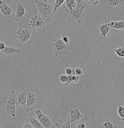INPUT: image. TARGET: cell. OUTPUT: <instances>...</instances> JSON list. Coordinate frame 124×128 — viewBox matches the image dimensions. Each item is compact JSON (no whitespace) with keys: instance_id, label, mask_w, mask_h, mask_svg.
Instances as JSON below:
<instances>
[{"instance_id":"cell-19","label":"cell","mask_w":124,"mask_h":128,"mask_svg":"<svg viewBox=\"0 0 124 128\" xmlns=\"http://www.w3.org/2000/svg\"><path fill=\"white\" fill-rule=\"evenodd\" d=\"M108 1H109V9H110V10H113L117 7V5L119 4L124 0H108Z\"/></svg>"},{"instance_id":"cell-34","label":"cell","mask_w":124,"mask_h":128,"mask_svg":"<svg viewBox=\"0 0 124 128\" xmlns=\"http://www.w3.org/2000/svg\"><path fill=\"white\" fill-rule=\"evenodd\" d=\"M1 125H2V123H1V122L0 121V126H1Z\"/></svg>"},{"instance_id":"cell-20","label":"cell","mask_w":124,"mask_h":128,"mask_svg":"<svg viewBox=\"0 0 124 128\" xmlns=\"http://www.w3.org/2000/svg\"><path fill=\"white\" fill-rule=\"evenodd\" d=\"M117 114L120 118L121 120L124 121V106L118 104L117 106Z\"/></svg>"},{"instance_id":"cell-24","label":"cell","mask_w":124,"mask_h":128,"mask_svg":"<svg viewBox=\"0 0 124 128\" xmlns=\"http://www.w3.org/2000/svg\"><path fill=\"white\" fill-rule=\"evenodd\" d=\"M61 40L63 41L64 43L67 44H70V37L69 36V35L67 34H62L61 36Z\"/></svg>"},{"instance_id":"cell-18","label":"cell","mask_w":124,"mask_h":128,"mask_svg":"<svg viewBox=\"0 0 124 128\" xmlns=\"http://www.w3.org/2000/svg\"><path fill=\"white\" fill-rule=\"evenodd\" d=\"M77 0H66V10H71L76 7Z\"/></svg>"},{"instance_id":"cell-7","label":"cell","mask_w":124,"mask_h":128,"mask_svg":"<svg viewBox=\"0 0 124 128\" xmlns=\"http://www.w3.org/2000/svg\"><path fill=\"white\" fill-rule=\"evenodd\" d=\"M28 92H29V90L24 89V88L20 89L19 90L16 91V102L17 105H18L22 108H25Z\"/></svg>"},{"instance_id":"cell-4","label":"cell","mask_w":124,"mask_h":128,"mask_svg":"<svg viewBox=\"0 0 124 128\" xmlns=\"http://www.w3.org/2000/svg\"><path fill=\"white\" fill-rule=\"evenodd\" d=\"M85 7L84 6L80 8L75 7L71 10H66L69 18L74 22L81 24L85 16Z\"/></svg>"},{"instance_id":"cell-2","label":"cell","mask_w":124,"mask_h":128,"mask_svg":"<svg viewBox=\"0 0 124 128\" xmlns=\"http://www.w3.org/2000/svg\"><path fill=\"white\" fill-rule=\"evenodd\" d=\"M35 4L37 6L40 15L46 22H50L53 18L54 4H50L45 2H41L38 0H35Z\"/></svg>"},{"instance_id":"cell-1","label":"cell","mask_w":124,"mask_h":128,"mask_svg":"<svg viewBox=\"0 0 124 128\" xmlns=\"http://www.w3.org/2000/svg\"><path fill=\"white\" fill-rule=\"evenodd\" d=\"M16 91L11 90L9 94H6L3 97V102L5 105L4 107L5 113L11 116L16 123L18 124V121L16 116Z\"/></svg>"},{"instance_id":"cell-13","label":"cell","mask_w":124,"mask_h":128,"mask_svg":"<svg viewBox=\"0 0 124 128\" xmlns=\"http://www.w3.org/2000/svg\"><path fill=\"white\" fill-rule=\"evenodd\" d=\"M3 53L5 54L6 56V57L8 58H10L12 56L14 55V54H17V53H19L21 51V49L19 48H13L12 47H9V46H6L4 48L3 50H1Z\"/></svg>"},{"instance_id":"cell-21","label":"cell","mask_w":124,"mask_h":128,"mask_svg":"<svg viewBox=\"0 0 124 128\" xmlns=\"http://www.w3.org/2000/svg\"><path fill=\"white\" fill-rule=\"evenodd\" d=\"M114 51L117 56L122 58L124 60V47L115 48L114 49Z\"/></svg>"},{"instance_id":"cell-28","label":"cell","mask_w":124,"mask_h":128,"mask_svg":"<svg viewBox=\"0 0 124 128\" xmlns=\"http://www.w3.org/2000/svg\"><path fill=\"white\" fill-rule=\"evenodd\" d=\"M86 127V122L83 119L80 121L77 125V128H85Z\"/></svg>"},{"instance_id":"cell-8","label":"cell","mask_w":124,"mask_h":128,"mask_svg":"<svg viewBox=\"0 0 124 128\" xmlns=\"http://www.w3.org/2000/svg\"><path fill=\"white\" fill-rule=\"evenodd\" d=\"M37 96L32 92L29 90L25 106V109L27 112L32 111L34 108V106H35L37 102Z\"/></svg>"},{"instance_id":"cell-12","label":"cell","mask_w":124,"mask_h":128,"mask_svg":"<svg viewBox=\"0 0 124 128\" xmlns=\"http://www.w3.org/2000/svg\"><path fill=\"white\" fill-rule=\"evenodd\" d=\"M83 118V115L80 111L78 108L70 109V116H69V121L70 124L73 123L77 120H80Z\"/></svg>"},{"instance_id":"cell-16","label":"cell","mask_w":124,"mask_h":128,"mask_svg":"<svg viewBox=\"0 0 124 128\" xmlns=\"http://www.w3.org/2000/svg\"><path fill=\"white\" fill-rule=\"evenodd\" d=\"M109 28H110V26H109L108 24H101V25H99V30L101 36L104 37V38H106L107 33L109 32V29H110Z\"/></svg>"},{"instance_id":"cell-30","label":"cell","mask_w":124,"mask_h":128,"mask_svg":"<svg viewBox=\"0 0 124 128\" xmlns=\"http://www.w3.org/2000/svg\"><path fill=\"white\" fill-rule=\"evenodd\" d=\"M23 128H33L32 126V125L30 124V123L29 122V121H28V120H26V121H25V123L24 124Z\"/></svg>"},{"instance_id":"cell-6","label":"cell","mask_w":124,"mask_h":128,"mask_svg":"<svg viewBox=\"0 0 124 128\" xmlns=\"http://www.w3.org/2000/svg\"><path fill=\"white\" fill-rule=\"evenodd\" d=\"M34 113L37 116V120L40 121L43 128H50L52 126L51 120L50 117L46 116L44 114L40 109H36L34 111Z\"/></svg>"},{"instance_id":"cell-29","label":"cell","mask_w":124,"mask_h":128,"mask_svg":"<svg viewBox=\"0 0 124 128\" xmlns=\"http://www.w3.org/2000/svg\"><path fill=\"white\" fill-rule=\"evenodd\" d=\"M88 4L93 5V6H96V5L99 3L100 0H85Z\"/></svg>"},{"instance_id":"cell-25","label":"cell","mask_w":124,"mask_h":128,"mask_svg":"<svg viewBox=\"0 0 124 128\" xmlns=\"http://www.w3.org/2000/svg\"><path fill=\"white\" fill-rule=\"evenodd\" d=\"M64 73L66 75H72L74 74V70L73 68L68 66L64 69Z\"/></svg>"},{"instance_id":"cell-27","label":"cell","mask_w":124,"mask_h":128,"mask_svg":"<svg viewBox=\"0 0 124 128\" xmlns=\"http://www.w3.org/2000/svg\"><path fill=\"white\" fill-rule=\"evenodd\" d=\"M67 76H68L66 75V74H62L61 75H60L59 78V80L62 83L66 84L67 81Z\"/></svg>"},{"instance_id":"cell-22","label":"cell","mask_w":124,"mask_h":128,"mask_svg":"<svg viewBox=\"0 0 124 128\" xmlns=\"http://www.w3.org/2000/svg\"><path fill=\"white\" fill-rule=\"evenodd\" d=\"M104 128H117V126L114 124V122H112V121H109V120H106V121H104V122L103 123V125H102Z\"/></svg>"},{"instance_id":"cell-3","label":"cell","mask_w":124,"mask_h":128,"mask_svg":"<svg viewBox=\"0 0 124 128\" xmlns=\"http://www.w3.org/2000/svg\"><path fill=\"white\" fill-rule=\"evenodd\" d=\"M14 20V13L13 9L3 0H0V22L10 23Z\"/></svg>"},{"instance_id":"cell-5","label":"cell","mask_w":124,"mask_h":128,"mask_svg":"<svg viewBox=\"0 0 124 128\" xmlns=\"http://www.w3.org/2000/svg\"><path fill=\"white\" fill-rule=\"evenodd\" d=\"M70 44H67L64 43L61 39L56 38L54 40V54L55 56H59L60 55L66 56L68 54L69 49L70 48Z\"/></svg>"},{"instance_id":"cell-9","label":"cell","mask_w":124,"mask_h":128,"mask_svg":"<svg viewBox=\"0 0 124 128\" xmlns=\"http://www.w3.org/2000/svg\"><path fill=\"white\" fill-rule=\"evenodd\" d=\"M29 25L33 29H41L45 26V22L40 16L35 15L32 17Z\"/></svg>"},{"instance_id":"cell-14","label":"cell","mask_w":124,"mask_h":128,"mask_svg":"<svg viewBox=\"0 0 124 128\" xmlns=\"http://www.w3.org/2000/svg\"><path fill=\"white\" fill-rule=\"evenodd\" d=\"M55 126L57 128H70L71 124L69 120L60 119L55 122Z\"/></svg>"},{"instance_id":"cell-23","label":"cell","mask_w":124,"mask_h":128,"mask_svg":"<svg viewBox=\"0 0 124 128\" xmlns=\"http://www.w3.org/2000/svg\"><path fill=\"white\" fill-rule=\"evenodd\" d=\"M66 1V0H55L54 2V9H53V12H56L57 11V10L61 7V5L64 3V2Z\"/></svg>"},{"instance_id":"cell-17","label":"cell","mask_w":124,"mask_h":128,"mask_svg":"<svg viewBox=\"0 0 124 128\" xmlns=\"http://www.w3.org/2000/svg\"><path fill=\"white\" fill-rule=\"evenodd\" d=\"M27 120L29 121V122H30L33 128H43V126L41 125L40 121L37 119L33 118L32 116H30Z\"/></svg>"},{"instance_id":"cell-32","label":"cell","mask_w":124,"mask_h":128,"mask_svg":"<svg viewBox=\"0 0 124 128\" xmlns=\"http://www.w3.org/2000/svg\"><path fill=\"white\" fill-rule=\"evenodd\" d=\"M5 47H6V44H5V42H0V50H3Z\"/></svg>"},{"instance_id":"cell-10","label":"cell","mask_w":124,"mask_h":128,"mask_svg":"<svg viewBox=\"0 0 124 128\" xmlns=\"http://www.w3.org/2000/svg\"><path fill=\"white\" fill-rule=\"evenodd\" d=\"M17 38L19 41L22 43L29 41L31 37V31L27 28H19L16 32Z\"/></svg>"},{"instance_id":"cell-15","label":"cell","mask_w":124,"mask_h":128,"mask_svg":"<svg viewBox=\"0 0 124 128\" xmlns=\"http://www.w3.org/2000/svg\"><path fill=\"white\" fill-rule=\"evenodd\" d=\"M109 26L117 30H124V20L112 21L108 23Z\"/></svg>"},{"instance_id":"cell-11","label":"cell","mask_w":124,"mask_h":128,"mask_svg":"<svg viewBox=\"0 0 124 128\" xmlns=\"http://www.w3.org/2000/svg\"><path fill=\"white\" fill-rule=\"evenodd\" d=\"M27 13V12L26 7L24 6L22 4L19 3L16 9L15 14H14V20L16 22H19L26 16Z\"/></svg>"},{"instance_id":"cell-31","label":"cell","mask_w":124,"mask_h":128,"mask_svg":"<svg viewBox=\"0 0 124 128\" xmlns=\"http://www.w3.org/2000/svg\"><path fill=\"white\" fill-rule=\"evenodd\" d=\"M83 0H77V4H76V7L80 8L83 6Z\"/></svg>"},{"instance_id":"cell-26","label":"cell","mask_w":124,"mask_h":128,"mask_svg":"<svg viewBox=\"0 0 124 128\" xmlns=\"http://www.w3.org/2000/svg\"><path fill=\"white\" fill-rule=\"evenodd\" d=\"M74 74L78 76H82L83 73V69L80 67H76L74 68Z\"/></svg>"},{"instance_id":"cell-33","label":"cell","mask_w":124,"mask_h":128,"mask_svg":"<svg viewBox=\"0 0 124 128\" xmlns=\"http://www.w3.org/2000/svg\"><path fill=\"white\" fill-rule=\"evenodd\" d=\"M49 1V0H44V1H45V2H47V1Z\"/></svg>"}]
</instances>
